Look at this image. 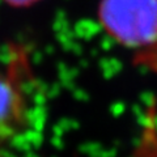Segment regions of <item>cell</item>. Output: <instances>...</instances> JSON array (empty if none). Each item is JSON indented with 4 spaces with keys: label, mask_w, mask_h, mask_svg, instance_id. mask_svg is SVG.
<instances>
[{
    "label": "cell",
    "mask_w": 157,
    "mask_h": 157,
    "mask_svg": "<svg viewBox=\"0 0 157 157\" xmlns=\"http://www.w3.org/2000/svg\"><path fill=\"white\" fill-rule=\"evenodd\" d=\"M28 73L22 55L0 68V145L18 135L28 124Z\"/></svg>",
    "instance_id": "obj_1"
},
{
    "label": "cell",
    "mask_w": 157,
    "mask_h": 157,
    "mask_svg": "<svg viewBox=\"0 0 157 157\" xmlns=\"http://www.w3.org/2000/svg\"><path fill=\"white\" fill-rule=\"evenodd\" d=\"M4 2H7L8 4L14 6V7H25V6H30V4L38 2V0H4Z\"/></svg>",
    "instance_id": "obj_2"
}]
</instances>
